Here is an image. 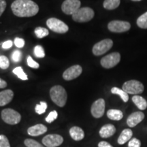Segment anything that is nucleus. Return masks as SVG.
Returning a JSON list of instances; mask_svg holds the SVG:
<instances>
[{
    "instance_id": "0eeeda50",
    "label": "nucleus",
    "mask_w": 147,
    "mask_h": 147,
    "mask_svg": "<svg viewBox=\"0 0 147 147\" xmlns=\"http://www.w3.org/2000/svg\"><path fill=\"white\" fill-rule=\"evenodd\" d=\"M113 46V41L111 39L103 40L93 46L92 52L95 56H100L107 53Z\"/></svg>"
},
{
    "instance_id": "20e7f679",
    "label": "nucleus",
    "mask_w": 147,
    "mask_h": 147,
    "mask_svg": "<svg viewBox=\"0 0 147 147\" xmlns=\"http://www.w3.org/2000/svg\"><path fill=\"white\" fill-rule=\"evenodd\" d=\"M123 90L128 94L138 95L142 93L144 90L143 84L136 80H128L123 84Z\"/></svg>"
},
{
    "instance_id": "7c9ffc66",
    "label": "nucleus",
    "mask_w": 147,
    "mask_h": 147,
    "mask_svg": "<svg viewBox=\"0 0 147 147\" xmlns=\"http://www.w3.org/2000/svg\"><path fill=\"white\" fill-rule=\"evenodd\" d=\"M58 117V113L56 110H53V111H51L50 113L49 114V115L47 116V118H46V121L48 123H51L53 121H55L57 118Z\"/></svg>"
},
{
    "instance_id": "c85d7f7f",
    "label": "nucleus",
    "mask_w": 147,
    "mask_h": 147,
    "mask_svg": "<svg viewBox=\"0 0 147 147\" xmlns=\"http://www.w3.org/2000/svg\"><path fill=\"white\" fill-rule=\"evenodd\" d=\"M24 144L27 147H45L43 145L37 142V141L29 138L25 139V141H24Z\"/></svg>"
},
{
    "instance_id": "f257e3e1",
    "label": "nucleus",
    "mask_w": 147,
    "mask_h": 147,
    "mask_svg": "<svg viewBox=\"0 0 147 147\" xmlns=\"http://www.w3.org/2000/svg\"><path fill=\"white\" fill-rule=\"evenodd\" d=\"M11 9L18 17H32L39 12V6L32 0H16L11 5Z\"/></svg>"
},
{
    "instance_id": "f704fd0d",
    "label": "nucleus",
    "mask_w": 147,
    "mask_h": 147,
    "mask_svg": "<svg viewBox=\"0 0 147 147\" xmlns=\"http://www.w3.org/2000/svg\"><path fill=\"white\" fill-rule=\"evenodd\" d=\"M141 146V142L140 140L136 138H133L129 141L128 142V147H140Z\"/></svg>"
},
{
    "instance_id": "4c0bfd02",
    "label": "nucleus",
    "mask_w": 147,
    "mask_h": 147,
    "mask_svg": "<svg viewBox=\"0 0 147 147\" xmlns=\"http://www.w3.org/2000/svg\"><path fill=\"white\" fill-rule=\"evenodd\" d=\"M12 45H13V42L11 40H7L2 44V48L4 49H10L12 47Z\"/></svg>"
},
{
    "instance_id": "72a5a7b5",
    "label": "nucleus",
    "mask_w": 147,
    "mask_h": 147,
    "mask_svg": "<svg viewBox=\"0 0 147 147\" xmlns=\"http://www.w3.org/2000/svg\"><path fill=\"white\" fill-rule=\"evenodd\" d=\"M0 147H10L8 138L5 135H0Z\"/></svg>"
},
{
    "instance_id": "b1692460",
    "label": "nucleus",
    "mask_w": 147,
    "mask_h": 147,
    "mask_svg": "<svg viewBox=\"0 0 147 147\" xmlns=\"http://www.w3.org/2000/svg\"><path fill=\"white\" fill-rule=\"evenodd\" d=\"M137 25L141 29H147V12L142 14L137 19Z\"/></svg>"
},
{
    "instance_id": "2eb2a0df",
    "label": "nucleus",
    "mask_w": 147,
    "mask_h": 147,
    "mask_svg": "<svg viewBox=\"0 0 147 147\" xmlns=\"http://www.w3.org/2000/svg\"><path fill=\"white\" fill-rule=\"evenodd\" d=\"M48 128L43 124H37L30 127L27 129V134L32 136H39L45 134L47 131Z\"/></svg>"
},
{
    "instance_id": "9d476101",
    "label": "nucleus",
    "mask_w": 147,
    "mask_h": 147,
    "mask_svg": "<svg viewBox=\"0 0 147 147\" xmlns=\"http://www.w3.org/2000/svg\"><path fill=\"white\" fill-rule=\"evenodd\" d=\"M80 0H65L61 5V10L67 15H73L80 8Z\"/></svg>"
},
{
    "instance_id": "a19ab883",
    "label": "nucleus",
    "mask_w": 147,
    "mask_h": 147,
    "mask_svg": "<svg viewBox=\"0 0 147 147\" xmlns=\"http://www.w3.org/2000/svg\"><path fill=\"white\" fill-rule=\"evenodd\" d=\"M131 1H141V0H131Z\"/></svg>"
},
{
    "instance_id": "dca6fc26",
    "label": "nucleus",
    "mask_w": 147,
    "mask_h": 147,
    "mask_svg": "<svg viewBox=\"0 0 147 147\" xmlns=\"http://www.w3.org/2000/svg\"><path fill=\"white\" fill-rule=\"evenodd\" d=\"M116 132V127L113 124L104 125L101 127L99 134L102 138H108L113 136Z\"/></svg>"
},
{
    "instance_id": "2f4dec72",
    "label": "nucleus",
    "mask_w": 147,
    "mask_h": 147,
    "mask_svg": "<svg viewBox=\"0 0 147 147\" xmlns=\"http://www.w3.org/2000/svg\"><path fill=\"white\" fill-rule=\"evenodd\" d=\"M21 57H22V52L21 51H18V50H16L14 51L12 54V59L14 62L15 63H18L21 60Z\"/></svg>"
},
{
    "instance_id": "ea45409f",
    "label": "nucleus",
    "mask_w": 147,
    "mask_h": 147,
    "mask_svg": "<svg viewBox=\"0 0 147 147\" xmlns=\"http://www.w3.org/2000/svg\"><path fill=\"white\" fill-rule=\"evenodd\" d=\"M7 87V82L3 80V79L0 78V89H3Z\"/></svg>"
},
{
    "instance_id": "412c9836",
    "label": "nucleus",
    "mask_w": 147,
    "mask_h": 147,
    "mask_svg": "<svg viewBox=\"0 0 147 147\" xmlns=\"http://www.w3.org/2000/svg\"><path fill=\"white\" fill-rule=\"evenodd\" d=\"M107 117L113 121H120L123 117L122 111L117 109H110L108 110Z\"/></svg>"
},
{
    "instance_id": "6e6552de",
    "label": "nucleus",
    "mask_w": 147,
    "mask_h": 147,
    "mask_svg": "<svg viewBox=\"0 0 147 147\" xmlns=\"http://www.w3.org/2000/svg\"><path fill=\"white\" fill-rule=\"evenodd\" d=\"M121 61V55L118 52L112 53L101 59V65L106 69H110L118 64Z\"/></svg>"
},
{
    "instance_id": "423d86ee",
    "label": "nucleus",
    "mask_w": 147,
    "mask_h": 147,
    "mask_svg": "<svg viewBox=\"0 0 147 147\" xmlns=\"http://www.w3.org/2000/svg\"><path fill=\"white\" fill-rule=\"evenodd\" d=\"M47 25L51 31L57 34H65L69 30V27L63 21L57 18H49L47 21Z\"/></svg>"
},
{
    "instance_id": "a878e982",
    "label": "nucleus",
    "mask_w": 147,
    "mask_h": 147,
    "mask_svg": "<svg viewBox=\"0 0 147 147\" xmlns=\"http://www.w3.org/2000/svg\"><path fill=\"white\" fill-rule=\"evenodd\" d=\"M13 73L16 75V76L18 77V78L21 79L22 80H28V77H27V75L24 72L23 68L21 66H18V67H16V68L13 69Z\"/></svg>"
},
{
    "instance_id": "a211bd4d",
    "label": "nucleus",
    "mask_w": 147,
    "mask_h": 147,
    "mask_svg": "<svg viewBox=\"0 0 147 147\" xmlns=\"http://www.w3.org/2000/svg\"><path fill=\"white\" fill-rule=\"evenodd\" d=\"M69 135L75 141H80L84 138V132L82 128L77 126H74L69 129Z\"/></svg>"
},
{
    "instance_id": "aec40b11",
    "label": "nucleus",
    "mask_w": 147,
    "mask_h": 147,
    "mask_svg": "<svg viewBox=\"0 0 147 147\" xmlns=\"http://www.w3.org/2000/svg\"><path fill=\"white\" fill-rule=\"evenodd\" d=\"M132 102L140 110H144L147 108L146 100L142 96H140L138 95H134L132 97Z\"/></svg>"
},
{
    "instance_id": "f3484780",
    "label": "nucleus",
    "mask_w": 147,
    "mask_h": 147,
    "mask_svg": "<svg viewBox=\"0 0 147 147\" xmlns=\"http://www.w3.org/2000/svg\"><path fill=\"white\" fill-rule=\"evenodd\" d=\"M14 93L12 90L7 89L0 92V106H3L9 104L12 100Z\"/></svg>"
},
{
    "instance_id": "cd10ccee",
    "label": "nucleus",
    "mask_w": 147,
    "mask_h": 147,
    "mask_svg": "<svg viewBox=\"0 0 147 147\" xmlns=\"http://www.w3.org/2000/svg\"><path fill=\"white\" fill-rule=\"evenodd\" d=\"M34 55L38 58H43L45 57V52L43 47L40 45H37L34 48Z\"/></svg>"
},
{
    "instance_id": "c9c22d12",
    "label": "nucleus",
    "mask_w": 147,
    "mask_h": 147,
    "mask_svg": "<svg viewBox=\"0 0 147 147\" xmlns=\"http://www.w3.org/2000/svg\"><path fill=\"white\" fill-rule=\"evenodd\" d=\"M14 45L17 48H23L25 46V40L23 38H16L14 39Z\"/></svg>"
},
{
    "instance_id": "ddd939ff",
    "label": "nucleus",
    "mask_w": 147,
    "mask_h": 147,
    "mask_svg": "<svg viewBox=\"0 0 147 147\" xmlns=\"http://www.w3.org/2000/svg\"><path fill=\"white\" fill-rule=\"evenodd\" d=\"M82 72V68L80 65H74L67 68L63 74L64 80L69 81L78 78Z\"/></svg>"
},
{
    "instance_id": "7ed1b4c3",
    "label": "nucleus",
    "mask_w": 147,
    "mask_h": 147,
    "mask_svg": "<svg viewBox=\"0 0 147 147\" xmlns=\"http://www.w3.org/2000/svg\"><path fill=\"white\" fill-rule=\"evenodd\" d=\"M72 19L77 23H86L93 19L95 16L93 10L89 7L80 8L73 14Z\"/></svg>"
},
{
    "instance_id": "c756f323",
    "label": "nucleus",
    "mask_w": 147,
    "mask_h": 147,
    "mask_svg": "<svg viewBox=\"0 0 147 147\" xmlns=\"http://www.w3.org/2000/svg\"><path fill=\"white\" fill-rule=\"evenodd\" d=\"M10 66V61H9L8 58L4 55L0 56V68L3 69H8Z\"/></svg>"
},
{
    "instance_id": "6ab92c4d",
    "label": "nucleus",
    "mask_w": 147,
    "mask_h": 147,
    "mask_svg": "<svg viewBox=\"0 0 147 147\" xmlns=\"http://www.w3.org/2000/svg\"><path fill=\"white\" fill-rule=\"evenodd\" d=\"M132 136H133V131L130 129H125L123 130L118 138L117 142L120 145L125 144L127 142H128L131 139Z\"/></svg>"
},
{
    "instance_id": "bb28decb",
    "label": "nucleus",
    "mask_w": 147,
    "mask_h": 147,
    "mask_svg": "<svg viewBox=\"0 0 147 147\" xmlns=\"http://www.w3.org/2000/svg\"><path fill=\"white\" fill-rule=\"evenodd\" d=\"M47 104L45 102H40L39 104H37L35 108L36 113L38 115H42L46 112L47 109Z\"/></svg>"
},
{
    "instance_id": "393cba45",
    "label": "nucleus",
    "mask_w": 147,
    "mask_h": 147,
    "mask_svg": "<svg viewBox=\"0 0 147 147\" xmlns=\"http://www.w3.org/2000/svg\"><path fill=\"white\" fill-rule=\"evenodd\" d=\"M34 33L37 38H43L49 34V30L45 27H36L34 30Z\"/></svg>"
},
{
    "instance_id": "4468645a",
    "label": "nucleus",
    "mask_w": 147,
    "mask_h": 147,
    "mask_svg": "<svg viewBox=\"0 0 147 147\" xmlns=\"http://www.w3.org/2000/svg\"><path fill=\"white\" fill-rule=\"evenodd\" d=\"M144 114L141 111L131 113L127 119V124L129 127H134L141 123L144 119Z\"/></svg>"
},
{
    "instance_id": "58836bf2",
    "label": "nucleus",
    "mask_w": 147,
    "mask_h": 147,
    "mask_svg": "<svg viewBox=\"0 0 147 147\" xmlns=\"http://www.w3.org/2000/svg\"><path fill=\"white\" fill-rule=\"evenodd\" d=\"M98 147H113L110 143H108L106 141H102V142H99Z\"/></svg>"
},
{
    "instance_id": "4be33fe9",
    "label": "nucleus",
    "mask_w": 147,
    "mask_h": 147,
    "mask_svg": "<svg viewBox=\"0 0 147 147\" xmlns=\"http://www.w3.org/2000/svg\"><path fill=\"white\" fill-rule=\"evenodd\" d=\"M121 0H104L103 6L106 10H115L119 6Z\"/></svg>"
},
{
    "instance_id": "5701e85b",
    "label": "nucleus",
    "mask_w": 147,
    "mask_h": 147,
    "mask_svg": "<svg viewBox=\"0 0 147 147\" xmlns=\"http://www.w3.org/2000/svg\"><path fill=\"white\" fill-rule=\"evenodd\" d=\"M111 93L113 94L118 95L120 96L121 100L123 101L124 102H127L129 100V95L128 93H127L125 91H123V89H119L118 87H113L111 89Z\"/></svg>"
},
{
    "instance_id": "473e14b6",
    "label": "nucleus",
    "mask_w": 147,
    "mask_h": 147,
    "mask_svg": "<svg viewBox=\"0 0 147 147\" xmlns=\"http://www.w3.org/2000/svg\"><path fill=\"white\" fill-rule=\"evenodd\" d=\"M27 65H28L30 67H32V68L38 69V67H40L39 63H38V62L35 61L33 59L32 57L31 56L27 57Z\"/></svg>"
},
{
    "instance_id": "f03ea898",
    "label": "nucleus",
    "mask_w": 147,
    "mask_h": 147,
    "mask_svg": "<svg viewBox=\"0 0 147 147\" xmlns=\"http://www.w3.org/2000/svg\"><path fill=\"white\" fill-rule=\"evenodd\" d=\"M50 96L53 102L59 107H63L67 102V92L61 85H55L51 88Z\"/></svg>"
},
{
    "instance_id": "39448f33",
    "label": "nucleus",
    "mask_w": 147,
    "mask_h": 147,
    "mask_svg": "<svg viewBox=\"0 0 147 147\" xmlns=\"http://www.w3.org/2000/svg\"><path fill=\"white\" fill-rule=\"evenodd\" d=\"M1 119L5 123L16 125L21 120V115L19 113L11 108H5L1 112Z\"/></svg>"
},
{
    "instance_id": "e433bc0d",
    "label": "nucleus",
    "mask_w": 147,
    "mask_h": 147,
    "mask_svg": "<svg viewBox=\"0 0 147 147\" xmlns=\"http://www.w3.org/2000/svg\"><path fill=\"white\" fill-rule=\"evenodd\" d=\"M6 1L5 0H0V16L2 15L5 9L6 8Z\"/></svg>"
},
{
    "instance_id": "9b49d317",
    "label": "nucleus",
    "mask_w": 147,
    "mask_h": 147,
    "mask_svg": "<svg viewBox=\"0 0 147 147\" xmlns=\"http://www.w3.org/2000/svg\"><path fill=\"white\" fill-rule=\"evenodd\" d=\"M106 103L104 99L100 98L95 101L92 104L91 108V115L93 117L96 119L101 118L104 115L105 112Z\"/></svg>"
},
{
    "instance_id": "f8f14e48",
    "label": "nucleus",
    "mask_w": 147,
    "mask_h": 147,
    "mask_svg": "<svg viewBox=\"0 0 147 147\" xmlns=\"http://www.w3.org/2000/svg\"><path fill=\"white\" fill-rule=\"evenodd\" d=\"M63 142V138L59 134H49L42 139V143L47 147H57Z\"/></svg>"
},
{
    "instance_id": "1a4fd4ad",
    "label": "nucleus",
    "mask_w": 147,
    "mask_h": 147,
    "mask_svg": "<svg viewBox=\"0 0 147 147\" xmlns=\"http://www.w3.org/2000/svg\"><path fill=\"white\" fill-rule=\"evenodd\" d=\"M131 25L129 22L123 21H112L108 25V29L111 32L123 33L129 31Z\"/></svg>"
}]
</instances>
